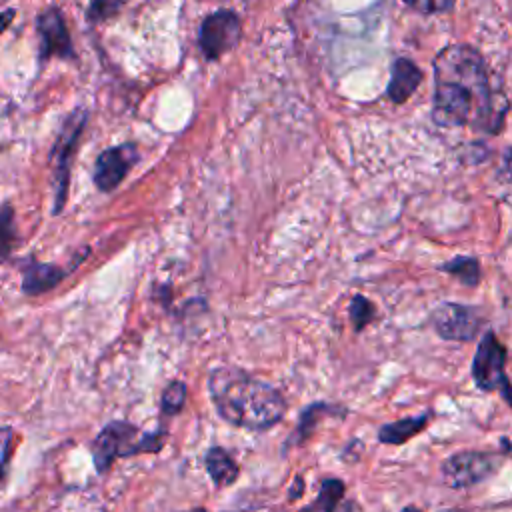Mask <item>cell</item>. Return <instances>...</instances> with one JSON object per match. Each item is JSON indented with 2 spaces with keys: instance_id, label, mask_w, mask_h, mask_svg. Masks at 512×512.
Returning <instances> with one entry per match:
<instances>
[{
  "instance_id": "26",
  "label": "cell",
  "mask_w": 512,
  "mask_h": 512,
  "mask_svg": "<svg viewBox=\"0 0 512 512\" xmlns=\"http://www.w3.org/2000/svg\"><path fill=\"white\" fill-rule=\"evenodd\" d=\"M336 512H360V508H358V504L356 502H344V504H340L338 508H336Z\"/></svg>"
},
{
  "instance_id": "2",
  "label": "cell",
  "mask_w": 512,
  "mask_h": 512,
  "mask_svg": "<svg viewBox=\"0 0 512 512\" xmlns=\"http://www.w3.org/2000/svg\"><path fill=\"white\" fill-rule=\"evenodd\" d=\"M208 390L220 416L238 428L266 430L278 424L286 412L280 390L238 368L212 370Z\"/></svg>"
},
{
  "instance_id": "20",
  "label": "cell",
  "mask_w": 512,
  "mask_h": 512,
  "mask_svg": "<svg viewBox=\"0 0 512 512\" xmlns=\"http://www.w3.org/2000/svg\"><path fill=\"white\" fill-rule=\"evenodd\" d=\"M122 4L124 0H90L86 18L90 22H102L106 18H112L122 8Z\"/></svg>"
},
{
  "instance_id": "21",
  "label": "cell",
  "mask_w": 512,
  "mask_h": 512,
  "mask_svg": "<svg viewBox=\"0 0 512 512\" xmlns=\"http://www.w3.org/2000/svg\"><path fill=\"white\" fill-rule=\"evenodd\" d=\"M334 408L326 406V404H312L308 406L304 412H302V418H300V426H298V434H296V442H302L314 428V422L318 420V416H322L324 412H332Z\"/></svg>"
},
{
  "instance_id": "5",
  "label": "cell",
  "mask_w": 512,
  "mask_h": 512,
  "mask_svg": "<svg viewBox=\"0 0 512 512\" xmlns=\"http://www.w3.org/2000/svg\"><path fill=\"white\" fill-rule=\"evenodd\" d=\"M88 122V112L84 108L74 110L62 124L58 136H56V144L52 148V156L56 158V166H54V208L52 212L58 214L64 204H66V196H68V180H70V162L74 158V150L78 146L80 134L84 130Z\"/></svg>"
},
{
  "instance_id": "14",
  "label": "cell",
  "mask_w": 512,
  "mask_h": 512,
  "mask_svg": "<svg viewBox=\"0 0 512 512\" xmlns=\"http://www.w3.org/2000/svg\"><path fill=\"white\" fill-rule=\"evenodd\" d=\"M206 470L212 478V482L216 486H228L232 484L236 478H238V464L234 462V458L220 446H212L208 452H206Z\"/></svg>"
},
{
  "instance_id": "4",
  "label": "cell",
  "mask_w": 512,
  "mask_h": 512,
  "mask_svg": "<svg viewBox=\"0 0 512 512\" xmlns=\"http://www.w3.org/2000/svg\"><path fill=\"white\" fill-rule=\"evenodd\" d=\"M506 348L494 332H486L472 362V376L480 390L498 392L512 406V384L506 376Z\"/></svg>"
},
{
  "instance_id": "6",
  "label": "cell",
  "mask_w": 512,
  "mask_h": 512,
  "mask_svg": "<svg viewBox=\"0 0 512 512\" xmlns=\"http://www.w3.org/2000/svg\"><path fill=\"white\" fill-rule=\"evenodd\" d=\"M500 462L502 456L496 452H458L444 460L442 478L452 488H466L490 478L500 468Z\"/></svg>"
},
{
  "instance_id": "18",
  "label": "cell",
  "mask_w": 512,
  "mask_h": 512,
  "mask_svg": "<svg viewBox=\"0 0 512 512\" xmlns=\"http://www.w3.org/2000/svg\"><path fill=\"white\" fill-rule=\"evenodd\" d=\"M186 398V384L180 380H174L162 394V414L174 416L182 410Z\"/></svg>"
},
{
  "instance_id": "12",
  "label": "cell",
  "mask_w": 512,
  "mask_h": 512,
  "mask_svg": "<svg viewBox=\"0 0 512 512\" xmlns=\"http://www.w3.org/2000/svg\"><path fill=\"white\" fill-rule=\"evenodd\" d=\"M422 82V72L408 58H398L392 66V78L388 84V96L392 102L402 104Z\"/></svg>"
},
{
  "instance_id": "1",
  "label": "cell",
  "mask_w": 512,
  "mask_h": 512,
  "mask_svg": "<svg viewBox=\"0 0 512 512\" xmlns=\"http://www.w3.org/2000/svg\"><path fill=\"white\" fill-rule=\"evenodd\" d=\"M432 118L440 126H474L496 132L506 100L490 84L482 56L466 44H450L434 60Z\"/></svg>"
},
{
  "instance_id": "8",
  "label": "cell",
  "mask_w": 512,
  "mask_h": 512,
  "mask_svg": "<svg viewBox=\"0 0 512 512\" xmlns=\"http://www.w3.org/2000/svg\"><path fill=\"white\" fill-rule=\"evenodd\" d=\"M480 316L474 308L444 302L432 312V326L438 332V336L446 340H472L480 330Z\"/></svg>"
},
{
  "instance_id": "17",
  "label": "cell",
  "mask_w": 512,
  "mask_h": 512,
  "mask_svg": "<svg viewBox=\"0 0 512 512\" xmlns=\"http://www.w3.org/2000/svg\"><path fill=\"white\" fill-rule=\"evenodd\" d=\"M442 270L458 276L464 284L468 286H476L478 284V278H480V268H478V262L472 260V258H454L450 262H446L442 266Z\"/></svg>"
},
{
  "instance_id": "27",
  "label": "cell",
  "mask_w": 512,
  "mask_h": 512,
  "mask_svg": "<svg viewBox=\"0 0 512 512\" xmlns=\"http://www.w3.org/2000/svg\"><path fill=\"white\" fill-rule=\"evenodd\" d=\"M402 512H420V508H416V506H406Z\"/></svg>"
},
{
  "instance_id": "10",
  "label": "cell",
  "mask_w": 512,
  "mask_h": 512,
  "mask_svg": "<svg viewBox=\"0 0 512 512\" xmlns=\"http://www.w3.org/2000/svg\"><path fill=\"white\" fill-rule=\"evenodd\" d=\"M138 160L136 144H120L104 150L94 166V184L102 192H112L126 178L134 162Z\"/></svg>"
},
{
  "instance_id": "7",
  "label": "cell",
  "mask_w": 512,
  "mask_h": 512,
  "mask_svg": "<svg viewBox=\"0 0 512 512\" xmlns=\"http://www.w3.org/2000/svg\"><path fill=\"white\" fill-rule=\"evenodd\" d=\"M242 34L240 18L232 10H218L204 18L198 32V44L208 60H218L232 50Z\"/></svg>"
},
{
  "instance_id": "19",
  "label": "cell",
  "mask_w": 512,
  "mask_h": 512,
  "mask_svg": "<svg viewBox=\"0 0 512 512\" xmlns=\"http://www.w3.org/2000/svg\"><path fill=\"white\" fill-rule=\"evenodd\" d=\"M374 318V306L368 298L364 296H354L350 302V320L354 324V330L360 332L370 320Z\"/></svg>"
},
{
  "instance_id": "23",
  "label": "cell",
  "mask_w": 512,
  "mask_h": 512,
  "mask_svg": "<svg viewBox=\"0 0 512 512\" xmlns=\"http://www.w3.org/2000/svg\"><path fill=\"white\" fill-rule=\"evenodd\" d=\"M404 2L420 12H442L452 8L456 0H404Z\"/></svg>"
},
{
  "instance_id": "15",
  "label": "cell",
  "mask_w": 512,
  "mask_h": 512,
  "mask_svg": "<svg viewBox=\"0 0 512 512\" xmlns=\"http://www.w3.org/2000/svg\"><path fill=\"white\" fill-rule=\"evenodd\" d=\"M344 496V484L338 478L322 480L320 492L312 504L302 508L300 512H336L340 500Z\"/></svg>"
},
{
  "instance_id": "24",
  "label": "cell",
  "mask_w": 512,
  "mask_h": 512,
  "mask_svg": "<svg viewBox=\"0 0 512 512\" xmlns=\"http://www.w3.org/2000/svg\"><path fill=\"white\" fill-rule=\"evenodd\" d=\"M302 490H304V482H302V478L298 476V478H294V484H292V488H290V498H292V500L298 498V496L302 494Z\"/></svg>"
},
{
  "instance_id": "28",
  "label": "cell",
  "mask_w": 512,
  "mask_h": 512,
  "mask_svg": "<svg viewBox=\"0 0 512 512\" xmlns=\"http://www.w3.org/2000/svg\"><path fill=\"white\" fill-rule=\"evenodd\" d=\"M440 512H466V510H456V508H450V510H440Z\"/></svg>"
},
{
  "instance_id": "9",
  "label": "cell",
  "mask_w": 512,
  "mask_h": 512,
  "mask_svg": "<svg viewBox=\"0 0 512 512\" xmlns=\"http://www.w3.org/2000/svg\"><path fill=\"white\" fill-rule=\"evenodd\" d=\"M36 28L40 34V60H48L52 56L58 58H74L72 38L68 26L64 22L62 10L58 6H48L38 18Z\"/></svg>"
},
{
  "instance_id": "13",
  "label": "cell",
  "mask_w": 512,
  "mask_h": 512,
  "mask_svg": "<svg viewBox=\"0 0 512 512\" xmlns=\"http://www.w3.org/2000/svg\"><path fill=\"white\" fill-rule=\"evenodd\" d=\"M432 412H424L422 416H410V418H402V420H396V422H390V424H384L380 430H378V440L382 444H390V446H398V444H404L408 442L410 438H414L416 434H420L428 422L432 420Z\"/></svg>"
},
{
  "instance_id": "3",
  "label": "cell",
  "mask_w": 512,
  "mask_h": 512,
  "mask_svg": "<svg viewBox=\"0 0 512 512\" xmlns=\"http://www.w3.org/2000/svg\"><path fill=\"white\" fill-rule=\"evenodd\" d=\"M138 432L140 430L134 424L124 420H114L106 424L92 444V460L96 470L102 474L116 458H126L140 452H158L164 446V430L142 438Z\"/></svg>"
},
{
  "instance_id": "25",
  "label": "cell",
  "mask_w": 512,
  "mask_h": 512,
  "mask_svg": "<svg viewBox=\"0 0 512 512\" xmlns=\"http://www.w3.org/2000/svg\"><path fill=\"white\" fill-rule=\"evenodd\" d=\"M12 18H14V10H4V12L0 14V32L12 22Z\"/></svg>"
},
{
  "instance_id": "22",
  "label": "cell",
  "mask_w": 512,
  "mask_h": 512,
  "mask_svg": "<svg viewBox=\"0 0 512 512\" xmlns=\"http://www.w3.org/2000/svg\"><path fill=\"white\" fill-rule=\"evenodd\" d=\"M12 438H14L12 428L10 426H0V480L6 472V464H8V458H10Z\"/></svg>"
},
{
  "instance_id": "11",
  "label": "cell",
  "mask_w": 512,
  "mask_h": 512,
  "mask_svg": "<svg viewBox=\"0 0 512 512\" xmlns=\"http://www.w3.org/2000/svg\"><path fill=\"white\" fill-rule=\"evenodd\" d=\"M68 270L56 266V264H44L36 260H28L24 264V276H22V290L28 296H36L42 292L52 290L56 284L64 280Z\"/></svg>"
},
{
  "instance_id": "16",
  "label": "cell",
  "mask_w": 512,
  "mask_h": 512,
  "mask_svg": "<svg viewBox=\"0 0 512 512\" xmlns=\"http://www.w3.org/2000/svg\"><path fill=\"white\" fill-rule=\"evenodd\" d=\"M16 222H14V208L4 204L0 208V262L12 252L16 244Z\"/></svg>"
},
{
  "instance_id": "29",
  "label": "cell",
  "mask_w": 512,
  "mask_h": 512,
  "mask_svg": "<svg viewBox=\"0 0 512 512\" xmlns=\"http://www.w3.org/2000/svg\"><path fill=\"white\" fill-rule=\"evenodd\" d=\"M188 512H206L204 508H192V510H188Z\"/></svg>"
}]
</instances>
